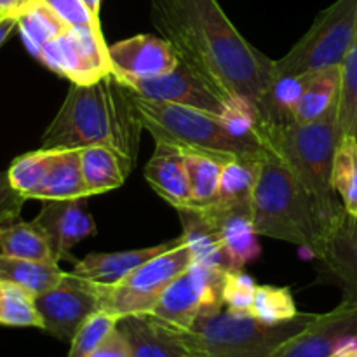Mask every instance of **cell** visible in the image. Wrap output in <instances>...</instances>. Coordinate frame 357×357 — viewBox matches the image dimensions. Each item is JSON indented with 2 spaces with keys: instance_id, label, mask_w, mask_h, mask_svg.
<instances>
[{
  "instance_id": "obj_1",
  "label": "cell",
  "mask_w": 357,
  "mask_h": 357,
  "mask_svg": "<svg viewBox=\"0 0 357 357\" xmlns=\"http://www.w3.org/2000/svg\"><path fill=\"white\" fill-rule=\"evenodd\" d=\"M150 20L181 65L222 100L253 103L264 122L274 61L241 35L218 0H150Z\"/></svg>"
},
{
  "instance_id": "obj_2",
  "label": "cell",
  "mask_w": 357,
  "mask_h": 357,
  "mask_svg": "<svg viewBox=\"0 0 357 357\" xmlns=\"http://www.w3.org/2000/svg\"><path fill=\"white\" fill-rule=\"evenodd\" d=\"M143 129L135 93L114 73L93 84H72L65 101L42 136V149L103 145L121 155L131 173Z\"/></svg>"
},
{
  "instance_id": "obj_3",
  "label": "cell",
  "mask_w": 357,
  "mask_h": 357,
  "mask_svg": "<svg viewBox=\"0 0 357 357\" xmlns=\"http://www.w3.org/2000/svg\"><path fill=\"white\" fill-rule=\"evenodd\" d=\"M261 146L264 152L251 201L257 234L305 248L321 260L330 232L316 199L271 143L261 139Z\"/></svg>"
},
{
  "instance_id": "obj_4",
  "label": "cell",
  "mask_w": 357,
  "mask_h": 357,
  "mask_svg": "<svg viewBox=\"0 0 357 357\" xmlns=\"http://www.w3.org/2000/svg\"><path fill=\"white\" fill-rule=\"evenodd\" d=\"M342 136L338 108L309 124H260V142L271 143L312 194L330 237L347 215L333 188V160Z\"/></svg>"
},
{
  "instance_id": "obj_5",
  "label": "cell",
  "mask_w": 357,
  "mask_h": 357,
  "mask_svg": "<svg viewBox=\"0 0 357 357\" xmlns=\"http://www.w3.org/2000/svg\"><path fill=\"white\" fill-rule=\"evenodd\" d=\"M136 108L145 131L155 143L169 145L187 153H204L222 162L234 159H260L264 146L257 139H243L230 135L222 119L197 108L164 103L135 94Z\"/></svg>"
},
{
  "instance_id": "obj_6",
  "label": "cell",
  "mask_w": 357,
  "mask_h": 357,
  "mask_svg": "<svg viewBox=\"0 0 357 357\" xmlns=\"http://www.w3.org/2000/svg\"><path fill=\"white\" fill-rule=\"evenodd\" d=\"M317 314L300 312L295 319L267 324L251 314L222 309L178 331L192 357H272L282 344L305 330Z\"/></svg>"
},
{
  "instance_id": "obj_7",
  "label": "cell",
  "mask_w": 357,
  "mask_h": 357,
  "mask_svg": "<svg viewBox=\"0 0 357 357\" xmlns=\"http://www.w3.org/2000/svg\"><path fill=\"white\" fill-rule=\"evenodd\" d=\"M357 38V0H337L324 9L312 26L274 61L278 75H305L340 66Z\"/></svg>"
},
{
  "instance_id": "obj_8",
  "label": "cell",
  "mask_w": 357,
  "mask_h": 357,
  "mask_svg": "<svg viewBox=\"0 0 357 357\" xmlns=\"http://www.w3.org/2000/svg\"><path fill=\"white\" fill-rule=\"evenodd\" d=\"M192 264V251L181 237L180 244L149 260L119 282L101 284V310L117 319L146 316L152 312L171 281Z\"/></svg>"
},
{
  "instance_id": "obj_9",
  "label": "cell",
  "mask_w": 357,
  "mask_h": 357,
  "mask_svg": "<svg viewBox=\"0 0 357 357\" xmlns=\"http://www.w3.org/2000/svg\"><path fill=\"white\" fill-rule=\"evenodd\" d=\"M227 272L194 261L171 281L149 316L176 331L190 330L197 319L225 309L223 282Z\"/></svg>"
},
{
  "instance_id": "obj_10",
  "label": "cell",
  "mask_w": 357,
  "mask_h": 357,
  "mask_svg": "<svg viewBox=\"0 0 357 357\" xmlns=\"http://www.w3.org/2000/svg\"><path fill=\"white\" fill-rule=\"evenodd\" d=\"M37 58L72 84H93L112 72L100 26L68 28L38 51Z\"/></svg>"
},
{
  "instance_id": "obj_11",
  "label": "cell",
  "mask_w": 357,
  "mask_h": 357,
  "mask_svg": "<svg viewBox=\"0 0 357 357\" xmlns=\"http://www.w3.org/2000/svg\"><path fill=\"white\" fill-rule=\"evenodd\" d=\"M42 330L59 340L75 337L79 328L101 310V284L65 272L51 289L35 296Z\"/></svg>"
},
{
  "instance_id": "obj_12",
  "label": "cell",
  "mask_w": 357,
  "mask_h": 357,
  "mask_svg": "<svg viewBox=\"0 0 357 357\" xmlns=\"http://www.w3.org/2000/svg\"><path fill=\"white\" fill-rule=\"evenodd\" d=\"M351 338H357V300L344 298L330 312L317 314L272 357H331Z\"/></svg>"
},
{
  "instance_id": "obj_13",
  "label": "cell",
  "mask_w": 357,
  "mask_h": 357,
  "mask_svg": "<svg viewBox=\"0 0 357 357\" xmlns=\"http://www.w3.org/2000/svg\"><path fill=\"white\" fill-rule=\"evenodd\" d=\"M119 80L128 86L132 93L145 100L197 108V110L208 112L216 117H222L227 108V101L222 100L215 91L209 89L195 73H192L181 63L173 72L153 77V79Z\"/></svg>"
},
{
  "instance_id": "obj_14",
  "label": "cell",
  "mask_w": 357,
  "mask_h": 357,
  "mask_svg": "<svg viewBox=\"0 0 357 357\" xmlns=\"http://www.w3.org/2000/svg\"><path fill=\"white\" fill-rule=\"evenodd\" d=\"M112 73L122 80L153 79L169 73L180 65L176 51L166 38L135 35L108 45Z\"/></svg>"
},
{
  "instance_id": "obj_15",
  "label": "cell",
  "mask_w": 357,
  "mask_h": 357,
  "mask_svg": "<svg viewBox=\"0 0 357 357\" xmlns=\"http://www.w3.org/2000/svg\"><path fill=\"white\" fill-rule=\"evenodd\" d=\"M84 199L44 201L40 213L35 216V225L47 237L56 261L68 258L80 241L96 234V223L87 213Z\"/></svg>"
},
{
  "instance_id": "obj_16",
  "label": "cell",
  "mask_w": 357,
  "mask_h": 357,
  "mask_svg": "<svg viewBox=\"0 0 357 357\" xmlns=\"http://www.w3.org/2000/svg\"><path fill=\"white\" fill-rule=\"evenodd\" d=\"M195 209H201L215 225L232 271H243L260 257L261 248L253 223V206L223 208L209 204Z\"/></svg>"
},
{
  "instance_id": "obj_17",
  "label": "cell",
  "mask_w": 357,
  "mask_h": 357,
  "mask_svg": "<svg viewBox=\"0 0 357 357\" xmlns=\"http://www.w3.org/2000/svg\"><path fill=\"white\" fill-rule=\"evenodd\" d=\"M145 178L150 187L178 211L194 206L187 164L180 150L155 143V153L145 166Z\"/></svg>"
},
{
  "instance_id": "obj_18",
  "label": "cell",
  "mask_w": 357,
  "mask_h": 357,
  "mask_svg": "<svg viewBox=\"0 0 357 357\" xmlns=\"http://www.w3.org/2000/svg\"><path fill=\"white\" fill-rule=\"evenodd\" d=\"M180 243L181 236L150 248H138V250L119 251V253H89L86 258L77 261L72 272L80 278L89 279V281L100 282V284H114L131 274L132 271L142 267L143 264L159 257L160 253L171 250Z\"/></svg>"
},
{
  "instance_id": "obj_19",
  "label": "cell",
  "mask_w": 357,
  "mask_h": 357,
  "mask_svg": "<svg viewBox=\"0 0 357 357\" xmlns=\"http://www.w3.org/2000/svg\"><path fill=\"white\" fill-rule=\"evenodd\" d=\"M117 326L129 340L132 357H192L178 331L149 314L122 317Z\"/></svg>"
},
{
  "instance_id": "obj_20",
  "label": "cell",
  "mask_w": 357,
  "mask_h": 357,
  "mask_svg": "<svg viewBox=\"0 0 357 357\" xmlns=\"http://www.w3.org/2000/svg\"><path fill=\"white\" fill-rule=\"evenodd\" d=\"M344 288V298L357 300V220L345 215L321 258Z\"/></svg>"
},
{
  "instance_id": "obj_21",
  "label": "cell",
  "mask_w": 357,
  "mask_h": 357,
  "mask_svg": "<svg viewBox=\"0 0 357 357\" xmlns=\"http://www.w3.org/2000/svg\"><path fill=\"white\" fill-rule=\"evenodd\" d=\"M180 220L183 225L185 244L192 251L195 264L206 265L211 268H222V271H232L230 260L225 253L218 232L211 220L201 211V209H180Z\"/></svg>"
},
{
  "instance_id": "obj_22",
  "label": "cell",
  "mask_w": 357,
  "mask_h": 357,
  "mask_svg": "<svg viewBox=\"0 0 357 357\" xmlns=\"http://www.w3.org/2000/svg\"><path fill=\"white\" fill-rule=\"evenodd\" d=\"M51 162L44 183L38 188L40 201H61V199L87 197L86 183L80 167V150L51 149Z\"/></svg>"
},
{
  "instance_id": "obj_23",
  "label": "cell",
  "mask_w": 357,
  "mask_h": 357,
  "mask_svg": "<svg viewBox=\"0 0 357 357\" xmlns=\"http://www.w3.org/2000/svg\"><path fill=\"white\" fill-rule=\"evenodd\" d=\"M342 87V68L321 70V72L307 73V84L302 98L295 108L296 124H309L330 114L338 108Z\"/></svg>"
},
{
  "instance_id": "obj_24",
  "label": "cell",
  "mask_w": 357,
  "mask_h": 357,
  "mask_svg": "<svg viewBox=\"0 0 357 357\" xmlns=\"http://www.w3.org/2000/svg\"><path fill=\"white\" fill-rule=\"evenodd\" d=\"M80 167L87 195L105 194L122 187L129 171L117 152L103 145L80 149Z\"/></svg>"
},
{
  "instance_id": "obj_25",
  "label": "cell",
  "mask_w": 357,
  "mask_h": 357,
  "mask_svg": "<svg viewBox=\"0 0 357 357\" xmlns=\"http://www.w3.org/2000/svg\"><path fill=\"white\" fill-rule=\"evenodd\" d=\"M0 253L24 260L58 264L45 234L35 222H21V218L0 227Z\"/></svg>"
},
{
  "instance_id": "obj_26",
  "label": "cell",
  "mask_w": 357,
  "mask_h": 357,
  "mask_svg": "<svg viewBox=\"0 0 357 357\" xmlns=\"http://www.w3.org/2000/svg\"><path fill=\"white\" fill-rule=\"evenodd\" d=\"M258 166L260 159H234L223 164L218 194L211 204L223 206V208L251 206L258 178Z\"/></svg>"
},
{
  "instance_id": "obj_27",
  "label": "cell",
  "mask_w": 357,
  "mask_h": 357,
  "mask_svg": "<svg viewBox=\"0 0 357 357\" xmlns=\"http://www.w3.org/2000/svg\"><path fill=\"white\" fill-rule=\"evenodd\" d=\"M63 274L65 272L58 267V264L24 260L0 253V281L13 282L33 296L51 289Z\"/></svg>"
},
{
  "instance_id": "obj_28",
  "label": "cell",
  "mask_w": 357,
  "mask_h": 357,
  "mask_svg": "<svg viewBox=\"0 0 357 357\" xmlns=\"http://www.w3.org/2000/svg\"><path fill=\"white\" fill-rule=\"evenodd\" d=\"M17 30L31 54L37 56L45 44L65 33L68 26L45 3L37 0L17 16Z\"/></svg>"
},
{
  "instance_id": "obj_29",
  "label": "cell",
  "mask_w": 357,
  "mask_h": 357,
  "mask_svg": "<svg viewBox=\"0 0 357 357\" xmlns=\"http://www.w3.org/2000/svg\"><path fill=\"white\" fill-rule=\"evenodd\" d=\"M333 188L345 213L357 220V139L352 135L342 136L335 152Z\"/></svg>"
},
{
  "instance_id": "obj_30",
  "label": "cell",
  "mask_w": 357,
  "mask_h": 357,
  "mask_svg": "<svg viewBox=\"0 0 357 357\" xmlns=\"http://www.w3.org/2000/svg\"><path fill=\"white\" fill-rule=\"evenodd\" d=\"M185 164H187L192 201H194L192 208H204L211 204L218 194L220 176L225 162L204 153H187Z\"/></svg>"
},
{
  "instance_id": "obj_31",
  "label": "cell",
  "mask_w": 357,
  "mask_h": 357,
  "mask_svg": "<svg viewBox=\"0 0 357 357\" xmlns=\"http://www.w3.org/2000/svg\"><path fill=\"white\" fill-rule=\"evenodd\" d=\"M0 324L42 330V319L35 307V296L13 282L0 281Z\"/></svg>"
},
{
  "instance_id": "obj_32",
  "label": "cell",
  "mask_w": 357,
  "mask_h": 357,
  "mask_svg": "<svg viewBox=\"0 0 357 357\" xmlns=\"http://www.w3.org/2000/svg\"><path fill=\"white\" fill-rule=\"evenodd\" d=\"M51 149L35 150V152L23 153L16 157L7 169L10 185L23 195L24 199L37 197L38 188L44 183V178L47 174L49 162H51Z\"/></svg>"
},
{
  "instance_id": "obj_33",
  "label": "cell",
  "mask_w": 357,
  "mask_h": 357,
  "mask_svg": "<svg viewBox=\"0 0 357 357\" xmlns=\"http://www.w3.org/2000/svg\"><path fill=\"white\" fill-rule=\"evenodd\" d=\"M295 298L289 288L281 286H258L255 293L251 316L267 324H279L291 321L298 316Z\"/></svg>"
},
{
  "instance_id": "obj_34",
  "label": "cell",
  "mask_w": 357,
  "mask_h": 357,
  "mask_svg": "<svg viewBox=\"0 0 357 357\" xmlns=\"http://www.w3.org/2000/svg\"><path fill=\"white\" fill-rule=\"evenodd\" d=\"M119 319L112 314L100 310L93 314L70 342L68 357H91L93 352L100 347L101 342L108 337L112 330H115Z\"/></svg>"
},
{
  "instance_id": "obj_35",
  "label": "cell",
  "mask_w": 357,
  "mask_h": 357,
  "mask_svg": "<svg viewBox=\"0 0 357 357\" xmlns=\"http://www.w3.org/2000/svg\"><path fill=\"white\" fill-rule=\"evenodd\" d=\"M257 282L243 271H229L223 282V305L237 314H251Z\"/></svg>"
},
{
  "instance_id": "obj_36",
  "label": "cell",
  "mask_w": 357,
  "mask_h": 357,
  "mask_svg": "<svg viewBox=\"0 0 357 357\" xmlns=\"http://www.w3.org/2000/svg\"><path fill=\"white\" fill-rule=\"evenodd\" d=\"M40 2L45 3L68 28L100 26V17L94 16L82 0H40Z\"/></svg>"
},
{
  "instance_id": "obj_37",
  "label": "cell",
  "mask_w": 357,
  "mask_h": 357,
  "mask_svg": "<svg viewBox=\"0 0 357 357\" xmlns=\"http://www.w3.org/2000/svg\"><path fill=\"white\" fill-rule=\"evenodd\" d=\"M26 199L10 185L7 173H0V227L20 220Z\"/></svg>"
},
{
  "instance_id": "obj_38",
  "label": "cell",
  "mask_w": 357,
  "mask_h": 357,
  "mask_svg": "<svg viewBox=\"0 0 357 357\" xmlns=\"http://www.w3.org/2000/svg\"><path fill=\"white\" fill-rule=\"evenodd\" d=\"M91 357H132L131 345L119 326H115V330L108 333V337L101 342Z\"/></svg>"
},
{
  "instance_id": "obj_39",
  "label": "cell",
  "mask_w": 357,
  "mask_h": 357,
  "mask_svg": "<svg viewBox=\"0 0 357 357\" xmlns=\"http://www.w3.org/2000/svg\"><path fill=\"white\" fill-rule=\"evenodd\" d=\"M37 0H0V17H17Z\"/></svg>"
},
{
  "instance_id": "obj_40",
  "label": "cell",
  "mask_w": 357,
  "mask_h": 357,
  "mask_svg": "<svg viewBox=\"0 0 357 357\" xmlns=\"http://www.w3.org/2000/svg\"><path fill=\"white\" fill-rule=\"evenodd\" d=\"M14 28H17V17L7 16L0 20V45L7 40V37H9Z\"/></svg>"
},
{
  "instance_id": "obj_41",
  "label": "cell",
  "mask_w": 357,
  "mask_h": 357,
  "mask_svg": "<svg viewBox=\"0 0 357 357\" xmlns=\"http://www.w3.org/2000/svg\"><path fill=\"white\" fill-rule=\"evenodd\" d=\"M352 340H354V338H351V340L345 342V344L342 345V347L338 349V351L335 352V354L331 356V357H352V352H351V344H352Z\"/></svg>"
},
{
  "instance_id": "obj_42",
  "label": "cell",
  "mask_w": 357,
  "mask_h": 357,
  "mask_svg": "<svg viewBox=\"0 0 357 357\" xmlns=\"http://www.w3.org/2000/svg\"><path fill=\"white\" fill-rule=\"evenodd\" d=\"M87 6V9L94 14L96 17H100V9H101V0H82Z\"/></svg>"
},
{
  "instance_id": "obj_43",
  "label": "cell",
  "mask_w": 357,
  "mask_h": 357,
  "mask_svg": "<svg viewBox=\"0 0 357 357\" xmlns=\"http://www.w3.org/2000/svg\"><path fill=\"white\" fill-rule=\"evenodd\" d=\"M351 352H352V357H357V338H354V340H352Z\"/></svg>"
},
{
  "instance_id": "obj_44",
  "label": "cell",
  "mask_w": 357,
  "mask_h": 357,
  "mask_svg": "<svg viewBox=\"0 0 357 357\" xmlns=\"http://www.w3.org/2000/svg\"><path fill=\"white\" fill-rule=\"evenodd\" d=\"M354 138L357 139V122H356V129H354Z\"/></svg>"
},
{
  "instance_id": "obj_45",
  "label": "cell",
  "mask_w": 357,
  "mask_h": 357,
  "mask_svg": "<svg viewBox=\"0 0 357 357\" xmlns=\"http://www.w3.org/2000/svg\"><path fill=\"white\" fill-rule=\"evenodd\" d=\"M0 20H2V17H0Z\"/></svg>"
}]
</instances>
